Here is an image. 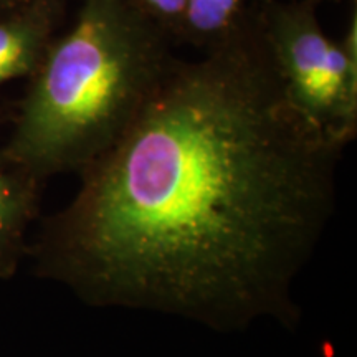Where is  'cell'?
Wrapping results in <instances>:
<instances>
[{"label": "cell", "mask_w": 357, "mask_h": 357, "mask_svg": "<svg viewBox=\"0 0 357 357\" xmlns=\"http://www.w3.org/2000/svg\"><path fill=\"white\" fill-rule=\"evenodd\" d=\"M139 114L43 222L35 271L89 306L213 328L298 319L294 283L336 211L344 146L289 101L255 3Z\"/></svg>", "instance_id": "cell-1"}, {"label": "cell", "mask_w": 357, "mask_h": 357, "mask_svg": "<svg viewBox=\"0 0 357 357\" xmlns=\"http://www.w3.org/2000/svg\"><path fill=\"white\" fill-rule=\"evenodd\" d=\"M172 42L131 0H79L30 77L0 164L37 181L82 172L139 114L176 60Z\"/></svg>", "instance_id": "cell-2"}, {"label": "cell", "mask_w": 357, "mask_h": 357, "mask_svg": "<svg viewBox=\"0 0 357 357\" xmlns=\"http://www.w3.org/2000/svg\"><path fill=\"white\" fill-rule=\"evenodd\" d=\"M255 8L291 105L346 147L357 134V61L323 32L312 0H261Z\"/></svg>", "instance_id": "cell-3"}, {"label": "cell", "mask_w": 357, "mask_h": 357, "mask_svg": "<svg viewBox=\"0 0 357 357\" xmlns=\"http://www.w3.org/2000/svg\"><path fill=\"white\" fill-rule=\"evenodd\" d=\"M63 15L65 0H26L0 13V88L32 77Z\"/></svg>", "instance_id": "cell-4"}, {"label": "cell", "mask_w": 357, "mask_h": 357, "mask_svg": "<svg viewBox=\"0 0 357 357\" xmlns=\"http://www.w3.org/2000/svg\"><path fill=\"white\" fill-rule=\"evenodd\" d=\"M40 181L0 164V278L15 273L29 247L26 230L38 211Z\"/></svg>", "instance_id": "cell-5"}, {"label": "cell", "mask_w": 357, "mask_h": 357, "mask_svg": "<svg viewBox=\"0 0 357 357\" xmlns=\"http://www.w3.org/2000/svg\"><path fill=\"white\" fill-rule=\"evenodd\" d=\"M248 0H187L181 42L208 50L236 32L248 13Z\"/></svg>", "instance_id": "cell-6"}, {"label": "cell", "mask_w": 357, "mask_h": 357, "mask_svg": "<svg viewBox=\"0 0 357 357\" xmlns=\"http://www.w3.org/2000/svg\"><path fill=\"white\" fill-rule=\"evenodd\" d=\"M131 3L172 40L181 38L187 0H131Z\"/></svg>", "instance_id": "cell-7"}, {"label": "cell", "mask_w": 357, "mask_h": 357, "mask_svg": "<svg viewBox=\"0 0 357 357\" xmlns=\"http://www.w3.org/2000/svg\"><path fill=\"white\" fill-rule=\"evenodd\" d=\"M24 2H26V0H0V13L8 10V8L20 6V3H24Z\"/></svg>", "instance_id": "cell-8"}, {"label": "cell", "mask_w": 357, "mask_h": 357, "mask_svg": "<svg viewBox=\"0 0 357 357\" xmlns=\"http://www.w3.org/2000/svg\"><path fill=\"white\" fill-rule=\"evenodd\" d=\"M312 2H314L316 6H319V3L323 2H341V0H312Z\"/></svg>", "instance_id": "cell-9"}]
</instances>
